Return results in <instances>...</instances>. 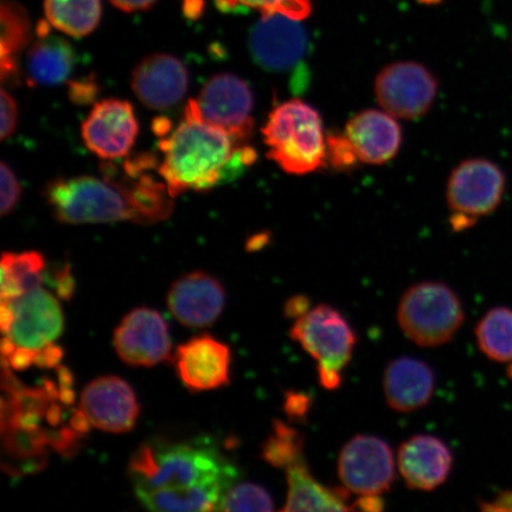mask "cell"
<instances>
[{"label":"cell","mask_w":512,"mask_h":512,"mask_svg":"<svg viewBox=\"0 0 512 512\" xmlns=\"http://www.w3.org/2000/svg\"><path fill=\"white\" fill-rule=\"evenodd\" d=\"M157 166L156 156L146 152L126 160L124 175L107 163L102 177L56 178L44 187L43 196L62 223L131 221L149 226L168 220L175 207L166 184L150 174Z\"/></svg>","instance_id":"cell-1"},{"label":"cell","mask_w":512,"mask_h":512,"mask_svg":"<svg viewBox=\"0 0 512 512\" xmlns=\"http://www.w3.org/2000/svg\"><path fill=\"white\" fill-rule=\"evenodd\" d=\"M158 145L164 155L158 174L174 198L234 181L256 160L251 146L236 142L228 132L203 120L194 99L185 106L181 123L160 138Z\"/></svg>","instance_id":"cell-2"},{"label":"cell","mask_w":512,"mask_h":512,"mask_svg":"<svg viewBox=\"0 0 512 512\" xmlns=\"http://www.w3.org/2000/svg\"><path fill=\"white\" fill-rule=\"evenodd\" d=\"M128 475L138 498L153 492L210 486L229 490L238 478V470L213 447L151 441L133 453Z\"/></svg>","instance_id":"cell-3"},{"label":"cell","mask_w":512,"mask_h":512,"mask_svg":"<svg viewBox=\"0 0 512 512\" xmlns=\"http://www.w3.org/2000/svg\"><path fill=\"white\" fill-rule=\"evenodd\" d=\"M267 157L294 176L312 174L328 160V138L315 107L299 99L278 105L261 130Z\"/></svg>","instance_id":"cell-4"},{"label":"cell","mask_w":512,"mask_h":512,"mask_svg":"<svg viewBox=\"0 0 512 512\" xmlns=\"http://www.w3.org/2000/svg\"><path fill=\"white\" fill-rule=\"evenodd\" d=\"M465 320L458 294L439 281H422L403 293L398 322L403 334L424 348L451 341Z\"/></svg>","instance_id":"cell-5"},{"label":"cell","mask_w":512,"mask_h":512,"mask_svg":"<svg viewBox=\"0 0 512 512\" xmlns=\"http://www.w3.org/2000/svg\"><path fill=\"white\" fill-rule=\"evenodd\" d=\"M290 336L318 362L320 384L328 390L341 387L342 371L357 343L356 332L342 313L320 304L296 319Z\"/></svg>","instance_id":"cell-6"},{"label":"cell","mask_w":512,"mask_h":512,"mask_svg":"<svg viewBox=\"0 0 512 512\" xmlns=\"http://www.w3.org/2000/svg\"><path fill=\"white\" fill-rule=\"evenodd\" d=\"M0 322L3 356L17 349L34 352L36 360L41 351L55 344L64 325L60 303L42 286L22 296L2 299Z\"/></svg>","instance_id":"cell-7"},{"label":"cell","mask_w":512,"mask_h":512,"mask_svg":"<svg viewBox=\"0 0 512 512\" xmlns=\"http://www.w3.org/2000/svg\"><path fill=\"white\" fill-rule=\"evenodd\" d=\"M507 188L504 171L485 158H471L456 166L448 177L446 200L456 230L475 226L476 222L497 210Z\"/></svg>","instance_id":"cell-8"},{"label":"cell","mask_w":512,"mask_h":512,"mask_svg":"<svg viewBox=\"0 0 512 512\" xmlns=\"http://www.w3.org/2000/svg\"><path fill=\"white\" fill-rule=\"evenodd\" d=\"M374 93L383 111L396 119L415 120L430 112L439 93V81L420 62L396 61L377 74Z\"/></svg>","instance_id":"cell-9"},{"label":"cell","mask_w":512,"mask_h":512,"mask_svg":"<svg viewBox=\"0 0 512 512\" xmlns=\"http://www.w3.org/2000/svg\"><path fill=\"white\" fill-rule=\"evenodd\" d=\"M337 472L344 488L352 494L382 496L395 480L392 448L374 435H356L342 448Z\"/></svg>","instance_id":"cell-10"},{"label":"cell","mask_w":512,"mask_h":512,"mask_svg":"<svg viewBox=\"0 0 512 512\" xmlns=\"http://www.w3.org/2000/svg\"><path fill=\"white\" fill-rule=\"evenodd\" d=\"M195 101L203 120L247 145L254 128V94L245 80L230 73L217 74L203 86Z\"/></svg>","instance_id":"cell-11"},{"label":"cell","mask_w":512,"mask_h":512,"mask_svg":"<svg viewBox=\"0 0 512 512\" xmlns=\"http://www.w3.org/2000/svg\"><path fill=\"white\" fill-rule=\"evenodd\" d=\"M114 348L128 366L155 367L171 360L169 326L158 311L137 307L115 329Z\"/></svg>","instance_id":"cell-12"},{"label":"cell","mask_w":512,"mask_h":512,"mask_svg":"<svg viewBox=\"0 0 512 512\" xmlns=\"http://www.w3.org/2000/svg\"><path fill=\"white\" fill-rule=\"evenodd\" d=\"M138 134V120L131 102L120 99L96 102L81 127L88 150L104 160L126 157Z\"/></svg>","instance_id":"cell-13"},{"label":"cell","mask_w":512,"mask_h":512,"mask_svg":"<svg viewBox=\"0 0 512 512\" xmlns=\"http://www.w3.org/2000/svg\"><path fill=\"white\" fill-rule=\"evenodd\" d=\"M299 22L281 14L261 15L248 40L256 64L270 72H285L296 66L307 46L306 32Z\"/></svg>","instance_id":"cell-14"},{"label":"cell","mask_w":512,"mask_h":512,"mask_svg":"<svg viewBox=\"0 0 512 512\" xmlns=\"http://www.w3.org/2000/svg\"><path fill=\"white\" fill-rule=\"evenodd\" d=\"M80 409L89 425L108 433L131 431L139 405L132 387L118 376H102L82 390Z\"/></svg>","instance_id":"cell-15"},{"label":"cell","mask_w":512,"mask_h":512,"mask_svg":"<svg viewBox=\"0 0 512 512\" xmlns=\"http://www.w3.org/2000/svg\"><path fill=\"white\" fill-rule=\"evenodd\" d=\"M132 91L147 108L168 110L181 102L188 92L189 73L174 55L153 54L133 69Z\"/></svg>","instance_id":"cell-16"},{"label":"cell","mask_w":512,"mask_h":512,"mask_svg":"<svg viewBox=\"0 0 512 512\" xmlns=\"http://www.w3.org/2000/svg\"><path fill=\"white\" fill-rule=\"evenodd\" d=\"M172 316L188 328H207L221 316L226 291L219 280L204 272H192L178 278L168 293Z\"/></svg>","instance_id":"cell-17"},{"label":"cell","mask_w":512,"mask_h":512,"mask_svg":"<svg viewBox=\"0 0 512 512\" xmlns=\"http://www.w3.org/2000/svg\"><path fill=\"white\" fill-rule=\"evenodd\" d=\"M232 355L226 344L209 335L197 336L179 345L175 366L179 379L192 392L227 386Z\"/></svg>","instance_id":"cell-18"},{"label":"cell","mask_w":512,"mask_h":512,"mask_svg":"<svg viewBox=\"0 0 512 512\" xmlns=\"http://www.w3.org/2000/svg\"><path fill=\"white\" fill-rule=\"evenodd\" d=\"M398 464L409 489L432 491L443 485L450 476L453 454L443 440L433 435L419 434L400 445Z\"/></svg>","instance_id":"cell-19"},{"label":"cell","mask_w":512,"mask_h":512,"mask_svg":"<svg viewBox=\"0 0 512 512\" xmlns=\"http://www.w3.org/2000/svg\"><path fill=\"white\" fill-rule=\"evenodd\" d=\"M358 160L368 165H383L398 155L402 128L398 119L383 110H364L352 117L344 131Z\"/></svg>","instance_id":"cell-20"},{"label":"cell","mask_w":512,"mask_h":512,"mask_svg":"<svg viewBox=\"0 0 512 512\" xmlns=\"http://www.w3.org/2000/svg\"><path fill=\"white\" fill-rule=\"evenodd\" d=\"M435 390L433 369L418 358L403 356L388 363L383 392L388 406L399 413L419 411L430 403Z\"/></svg>","instance_id":"cell-21"},{"label":"cell","mask_w":512,"mask_h":512,"mask_svg":"<svg viewBox=\"0 0 512 512\" xmlns=\"http://www.w3.org/2000/svg\"><path fill=\"white\" fill-rule=\"evenodd\" d=\"M47 19L38 22L37 41L27 56L30 86H57L67 81L75 67V51L67 40L51 35Z\"/></svg>","instance_id":"cell-22"},{"label":"cell","mask_w":512,"mask_h":512,"mask_svg":"<svg viewBox=\"0 0 512 512\" xmlns=\"http://www.w3.org/2000/svg\"><path fill=\"white\" fill-rule=\"evenodd\" d=\"M287 497L283 511H347L348 490L328 488L311 475L307 463L286 470Z\"/></svg>","instance_id":"cell-23"},{"label":"cell","mask_w":512,"mask_h":512,"mask_svg":"<svg viewBox=\"0 0 512 512\" xmlns=\"http://www.w3.org/2000/svg\"><path fill=\"white\" fill-rule=\"evenodd\" d=\"M0 76L3 83L19 79L17 59L31 41L27 10L14 0H2L0 6Z\"/></svg>","instance_id":"cell-24"},{"label":"cell","mask_w":512,"mask_h":512,"mask_svg":"<svg viewBox=\"0 0 512 512\" xmlns=\"http://www.w3.org/2000/svg\"><path fill=\"white\" fill-rule=\"evenodd\" d=\"M100 0H44V15L55 29L72 37H85L101 21Z\"/></svg>","instance_id":"cell-25"},{"label":"cell","mask_w":512,"mask_h":512,"mask_svg":"<svg viewBox=\"0 0 512 512\" xmlns=\"http://www.w3.org/2000/svg\"><path fill=\"white\" fill-rule=\"evenodd\" d=\"M46 259L40 252H6L2 258V299H10L42 286Z\"/></svg>","instance_id":"cell-26"},{"label":"cell","mask_w":512,"mask_h":512,"mask_svg":"<svg viewBox=\"0 0 512 512\" xmlns=\"http://www.w3.org/2000/svg\"><path fill=\"white\" fill-rule=\"evenodd\" d=\"M478 347L490 360L512 363V310L495 307L480 319L476 328Z\"/></svg>","instance_id":"cell-27"},{"label":"cell","mask_w":512,"mask_h":512,"mask_svg":"<svg viewBox=\"0 0 512 512\" xmlns=\"http://www.w3.org/2000/svg\"><path fill=\"white\" fill-rule=\"evenodd\" d=\"M261 456L268 464L285 471L306 463L304 435L285 422L274 420L272 433L262 445Z\"/></svg>","instance_id":"cell-28"},{"label":"cell","mask_w":512,"mask_h":512,"mask_svg":"<svg viewBox=\"0 0 512 512\" xmlns=\"http://www.w3.org/2000/svg\"><path fill=\"white\" fill-rule=\"evenodd\" d=\"M217 8L223 12L256 10L261 15L281 14L303 21L312 11L310 0H215Z\"/></svg>","instance_id":"cell-29"},{"label":"cell","mask_w":512,"mask_h":512,"mask_svg":"<svg viewBox=\"0 0 512 512\" xmlns=\"http://www.w3.org/2000/svg\"><path fill=\"white\" fill-rule=\"evenodd\" d=\"M272 497L266 489L253 483L233 485L223 497L220 511H272Z\"/></svg>","instance_id":"cell-30"},{"label":"cell","mask_w":512,"mask_h":512,"mask_svg":"<svg viewBox=\"0 0 512 512\" xmlns=\"http://www.w3.org/2000/svg\"><path fill=\"white\" fill-rule=\"evenodd\" d=\"M0 185H2V203H0V213L2 216H8L15 210L19 200H21V185L14 170L10 165L2 162L0 164Z\"/></svg>","instance_id":"cell-31"},{"label":"cell","mask_w":512,"mask_h":512,"mask_svg":"<svg viewBox=\"0 0 512 512\" xmlns=\"http://www.w3.org/2000/svg\"><path fill=\"white\" fill-rule=\"evenodd\" d=\"M328 159L334 168L339 170L350 169L358 160L354 147L347 136L332 134L328 137Z\"/></svg>","instance_id":"cell-32"},{"label":"cell","mask_w":512,"mask_h":512,"mask_svg":"<svg viewBox=\"0 0 512 512\" xmlns=\"http://www.w3.org/2000/svg\"><path fill=\"white\" fill-rule=\"evenodd\" d=\"M18 124V105L14 96L6 89H2V130L0 136L2 140L9 138L16 132Z\"/></svg>","instance_id":"cell-33"},{"label":"cell","mask_w":512,"mask_h":512,"mask_svg":"<svg viewBox=\"0 0 512 512\" xmlns=\"http://www.w3.org/2000/svg\"><path fill=\"white\" fill-rule=\"evenodd\" d=\"M312 405L310 396L304 393L287 392L285 395V413L294 421H304Z\"/></svg>","instance_id":"cell-34"},{"label":"cell","mask_w":512,"mask_h":512,"mask_svg":"<svg viewBox=\"0 0 512 512\" xmlns=\"http://www.w3.org/2000/svg\"><path fill=\"white\" fill-rule=\"evenodd\" d=\"M96 95V83L94 79L88 78L81 81H74L69 85V96L75 104H88Z\"/></svg>","instance_id":"cell-35"},{"label":"cell","mask_w":512,"mask_h":512,"mask_svg":"<svg viewBox=\"0 0 512 512\" xmlns=\"http://www.w3.org/2000/svg\"><path fill=\"white\" fill-rule=\"evenodd\" d=\"M57 293L63 299H69L74 293V280L69 267H63L62 270L56 273Z\"/></svg>","instance_id":"cell-36"},{"label":"cell","mask_w":512,"mask_h":512,"mask_svg":"<svg viewBox=\"0 0 512 512\" xmlns=\"http://www.w3.org/2000/svg\"><path fill=\"white\" fill-rule=\"evenodd\" d=\"M310 311V300L305 296L292 297L285 304V315L288 318L297 319Z\"/></svg>","instance_id":"cell-37"},{"label":"cell","mask_w":512,"mask_h":512,"mask_svg":"<svg viewBox=\"0 0 512 512\" xmlns=\"http://www.w3.org/2000/svg\"><path fill=\"white\" fill-rule=\"evenodd\" d=\"M110 2L121 11L138 12L151 9L158 0H110Z\"/></svg>","instance_id":"cell-38"},{"label":"cell","mask_w":512,"mask_h":512,"mask_svg":"<svg viewBox=\"0 0 512 512\" xmlns=\"http://www.w3.org/2000/svg\"><path fill=\"white\" fill-rule=\"evenodd\" d=\"M384 508V502L381 496H361L360 499L352 505L351 510L362 511H381Z\"/></svg>","instance_id":"cell-39"},{"label":"cell","mask_w":512,"mask_h":512,"mask_svg":"<svg viewBox=\"0 0 512 512\" xmlns=\"http://www.w3.org/2000/svg\"><path fill=\"white\" fill-rule=\"evenodd\" d=\"M485 510L512 511V494L499 496L495 502L484 505Z\"/></svg>","instance_id":"cell-40"},{"label":"cell","mask_w":512,"mask_h":512,"mask_svg":"<svg viewBox=\"0 0 512 512\" xmlns=\"http://www.w3.org/2000/svg\"><path fill=\"white\" fill-rule=\"evenodd\" d=\"M420 2L426 3V4H435V3H439L440 0H420Z\"/></svg>","instance_id":"cell-41"}]
</instances>
